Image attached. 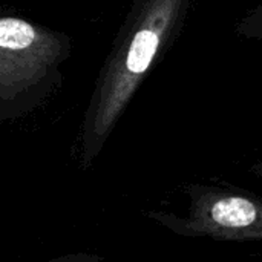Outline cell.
<instances>
[{
    "label": "cell",
    "mask_w": 262,
    "mask_h": 262,
    "mask_svg": "<svg viewBox=\"0 0 262 262\" xmlns=\"http://www.w3.org/2000/svg\"><path fill=\"white\" fill-rule=\"evenodd\" d=\"M235 32L243 38L262 40V0L236 21Z\"/></svg>",
    "instance_id": "cell-3"
},
{
    "label": "cell",
    "mask_w": 262,
    "mask_h": 262,
    "mask_svg": "<svg viewBox=\"0 0 262 262\" xmlns=\"http://www.w3.org/2000/svg\"><path fill=\"white\" fill-rule=\"evenodd\" d=\"M35 38L32 26L17 18L0 20V48L6 49H25Z\"/></svg>",
    "instance_id": "cell-2"
},
{
    "label": "cell",
    "mask_w": 262,
    "mask_h": 262,
    "mask_svg": "<svg viewBox=\"0 0 262 262\" xmlns=\"http://www.w3.org/2000/svg\"><path fill=\"white\" fill-rule=\"evenodd\" d=\"M180 230L196 238L262 241V198L243 189L196 186Z\"/></svg>",
    "instance_id": "cell-1"
},
{
    "label": "cell",
    "mask_w": 262,
    "mask_h": 262,
    "mask_svg": "<svg viewBox=\"0 0 262 262\" xmlns=\"http://www.w3.org/2000/svg\"><path fill=\"white\" fill-rule=\"evenodd\" d=\"M250 170H252V173H255L256 177H261L262 178V158L252 166V169H250Z\"/></svg>",
    "instance_id": "cell-4"
}]
</instances>
